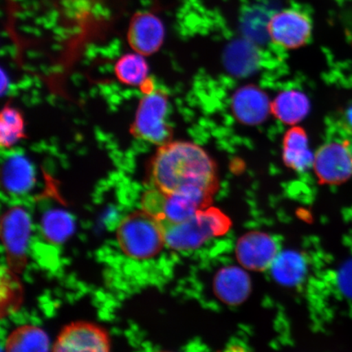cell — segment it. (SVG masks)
Segmentation results:
<instances>
[{"label": "cell", "instance_id": "5b68a950", "mask_svg": "<svg viewBox=\"0 0 352 352\" xmlns=\"http://www.w3.org/2000/svg\"><path fill=\"white\" fill-rule=\"evenodd\" d=\"M266 32L268 38L276 46L285 50H298L311 41L314 21L300 8H284L268 19Z\"/></svg>", "mask_w": 352, "mask_h": 352}, {"label": "cell", "instance_id": "ba28073f", "mask_svg": "<svg viewBox=\"0 0 352 352\" xmlns=\"http://www.w3.org/2000/svg\"><path fill=\"white\" fill-rule=\"evenodd\" d=\"M314 170L320 184L338 186L352 176L351 143L332 142L321 146L314 156Z\"/></svg>", "mask_w": 352, "mask_h": 352}, {"label": "cell", "instance_id": "7c38bea8", "mask_svg": "<svg viewBox=\"0 0 352 352\" xmlns=\"http://www.w3.org/2000/svg\"><path fill=\"white\" fill-rule=\"evenodd\" d=\"M232 111L243 124L257 125L266 120L272 110L263 91L254 86H245L233 96Z\"/></svg>", "mask_w": 352, "mask_h": 352}, {"label": "cell", "instance_id": "8992f818", "mask_svg": "<svg viewBox=\"0 0 352 352\" xmlns=\"http://www.w3.org/2000/svg\"><path fill=\"white\" fill-rule=\"evenodd\" d=\"M142 210L158 223H179L195 214L198 210L208 208L197 198L184 193H166L157 188L144 192Z\"/></svg>", "mask_w": 352, "mask_h": 352}, {"label": "cell", "instance_id": "52a82bcc", "mask_svg": "<svg viewBox=\"0 0 352 352\" xmlns=\"http://www.w3.org/2000/svg\"><path fill=\"white\" fill-rule=\"evenodd\" d=\"M32 221L26 210L16 206L6 211L1 219V239L8 266L15 272L24 270L28 263L26 250Z\"/></svg>", "mask_w": 352, "mask_h": 352}, {"label": "cell", "instance_id": "44dd1931", "mask_svg": "<svg viewBox=\"0 0 352 352\" xmlns=\"http://www.w3.org/2000/svg\"><path fill=\"white\" fill-rule=\"evenodd\" d=\"M42 230L48 241L63 243L72 236L74 223L72 217L63 210H51L43 215Z\"/></svg>", "mask_w": 352, "mask_h": 352}, {"label": "cell", "instance_id": "484cf974", "mask_svg": "<svg viewBox=\"0 0 352 352\" xmlns=\"http://www.w3.org/2000/svg\"><path fill=\"white\" fill-rule=\"evenodd\" d=\"M351 151H352V144H351Z\"/></svg>", "mask_w": 352, "mask_h": 352}, {"label": "cell", "instance_id": "30bf717a", "mask_svg": "<svg viewBox=\"0 0 352 352\" xmlns=\"http://www.w3.org/2000/svg\"><path fill=\"white\" fill-rule=\"evenodd\" d=\"M165 34V26L160 17L152 12H138L131 17L126 36L132 50L144 56L160 50Z\"/></svg>", "mask_w": 352, "mask_h": 352}, {"label": "cell", "instance_id": "7a4b0ae2", "mask_svg": "<svg viewBox=\"0 0 352 352\" xmlns=\"http://www.w3.org/2000/svg\"><path fill=\"white\" fill-rule=\"evenodd\" d=\"M158 223L166 245L175 250H190L199 248L212 237L226 234L232 222L221 210L208 206L184 221Z\"/></svg>", "mask_w": 352, "mask_h": 352}, {"label": "cell", "instance_id": "9a60e30c", "mask_svg": "<svg viewBox=\"0 0 352 352\" xmlns=\"http://www.w3.org/2000/svg\"><path fill=\"white\" fill-rule=\"evenodd\" d=\"M50 341L41 328L32 324L21 325L8 336L6 352H50Z\"/></svg>", "mask_w": 352, "mask_h": 352}, {"label": "cell", "instance_id": "8fae6325", "mask_svg": "<svg viewBox=\"0 0 352 352\" xmlns=\"http://www.w3.org/2000/svg\"><path fill=\"white\" fill-rule=\"evenodd\" d=\"M279 254L278 245L266 233L252 232L242 236L236 245V256L246 270H268Z\"/></svg>", "mask_w": 352, "mask_h": 352}, {"label": "cell", "instance_id": "cb8c5ba5", "mask_svg": "<svg viewBox=\"0 0 352 352\" xmlns=\"http://www.w3.org/2000/svg\"><path fill=\"white\" fill-rule=\"evenodd\" d=\"M349 120L352 126V108L349 110Z\"/></svg>", "mask_w": 352, "mask_h": 352}, {"label": "cell", "instance_id": "e0dca14e", "mask_svg": "<svg viewBox=\"0 0 352 352\" xmlns=\"http://www.w3.org/2000/svg\"><path fill=\"white\" fill-rule=\"evenodd\" d=\"M2 179L8 191L25 192L33 186L34 182L33 167L24 157L12 155L3 164Z\"/></svg>", "mask_w": 352, "mask_h": 352}, {"label": "cell", "instance_id": "d4e9b609", "mask_svg": "<svg viewBox=\"0 0 352 352\" xmlns=\"http://www.w3.org/2000/svg\"><path fill=\"white\" fill-rule=\"evenodd\" d=\"M156 352H171V351H156Z\"/></svg>", "mask_w": 352, "mask_h": 352}, {"label": "cell", "instance_id": "277c9868", "mask_svg": "<svg viewBox=\"0 0 352 352\" xmlns=\"http://www.w3.org/2000/svg\"><path fill=\"white\" fill-rule=\"evenodd\" d=\"M168 113L169 100L165 91L155 89L144 95L131 133L136 138L160 146L171 142L173 129L167 122Z\"/></svg>", "mask_w": 352, "mask_h": 352}, {"label": "cell", "instance_id": "4fadbf2b", "mask_svg": "<svg viewBox=\"0 0 352 352\" xmlns=\"http://www.w3.org/2000/svg\"><path fill=\"white\" fill-rule=\"evenodd\" d=\"M214 289L220 300L227 305H239L248 298L252 283L248 274L241 268L226 267L215 276Z\"/></svg>", "mask_w": 352, "mask_h": 352}, {"label": "cell", "instance_id": "5bb4252c", "mask_svg": "<svg viewBox=\"0 0 352 352\" xmlns=\"http://www.w3.org/2000/svg\"><path fill=\"white\" fill-rule=\"evenodd\" d=\"M314 156L308 145L305 129L294 126L286 132L283 140V160L289 168L305 173L314 166Z\"/></svg>", "mask_w": 352, "mask_h": 352}, {"label": "cell", "instance_id": "603a6c76", "mask_svg": "<svg viewBox=\"0 0 352 352\" xmlns=\"http://www.w3.org/2000/svg\"><path fill=\"white\" fill-rule=\"evenodd\" d=\"M222 352H250L248 350H245L244 347L240 346H228L226 350L223 351Z\"/></svg>", "mask_w": 352, "mask_h": 352}, {"label": "cell", "instance_id": "2e32d148", "mask_svg": "<svg viewBox=\"0 0 352 352\" xmlns=\"http://www.w3.org/2000/svg\"><path fill=\"white\" fill-rule=\"evenodd\" d=\"M275 117L285 124H296L307 116L310 103L307 96L298 91L281 92L271 104Z\"/></svg>", "mask_w": 352, "mask_h": 352}, {"label": "cell", "instance_id": "ffe728a7", "mask_svg": "<svg viewBox=\"0 0 352 352\" xmlns=\"http://www.w3.org/2000/svg\"><path fill=\"white\" fill-rule=\"evenodd\" d=\"M114 72L118 80L126 85L142 87L149 78L146 60L138 52L120 57L114 67Z\"/></svg>", "mask_w": 352, "mask_h": 352}, {"label": "cell", "instance_id": "9c48e42d", "mask_svg": "<svg viewBox=\"0 0 352 352\" xmlns=\"http://www.w3.org/2000/svg\"><path fill=\"white\" fill-rule=\"evenodd\" d=\"M52 352H110V338L99 325L76 321L61 329Z\"/></svg>", "mask_w": 352, "mask_h": 352}, {"label": "cell", "instance_id": "3957f363", "mask_svg": "<svg viewBox=\"0 0 352 352\" xmlns=\"http://www.w3.org/2000/svg\"><path fill=\"white\" fill-rule=\"evenodd\" d=\"M116 236L122 252L139 261L155 257L166 245L160 223L143 210L123 218Z\"/></svg>", "mask_w": 352, "mask_h": 352}, {"label": "cell", "instance_id": "d6986e66", "mask_svg": "<svg viewBox=\"0 0 352 352\" xmlns=\"http://www.w3.org/2000/svg\"><path fill=\"white\" fill-rule=\"evenodd\" d=\"M224 60L228 69L239 76H245L256 69L259 56L256 48L248 41H236L226 52Z\"/></svg>", "mask_w": 352, "mask_h": 352}, {"label": "cell", "instance_id": "ac0fdd59", "mask_svg": "<svg viewBox=\"0 0 352 352\" xmlns=\"http://www.w3.org/2000/svg\"><path fill=\"white\" fill-rule=\"evenodd\" d=\"M272 276L281 285H296L305 275L306 264L300 254L285 252L277 255L270 267Z\"/></svg>", "mask_w": 352, "mask_h": 352}, {"label": "cell", "instance_id": "6da1fadb", "mask_svg": "<svg viewBox=\"0 0 352 352\" xmlns=\"http://www.w3.org/2000/svg\"><path fill=\"white\" fill-rule=\"evenodd\" d=\"M153 188L166 193H184L209 206L218 186L217 166L208 153L186 142L158 147L148 166Z\"/></svg>", "mask_w": 352, "mask_h": 352}, {"label": "cell", "instance_id": "7402d4cb", "mask_svg": "<svg viewBox=\"0 0 352 352\" xmlns=\"http://www.w3.org/2000/svg\"><path fill=\"white\" fill-rule=\"evenodd\" d=\"M25 138L23 116L19 109L6 105L0 116V144L8 148Z\"/></svg>", "mask_w": 352, "mask_h": 352}]
</instances>
